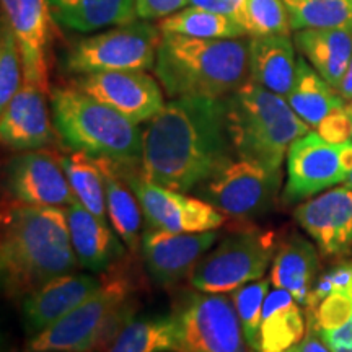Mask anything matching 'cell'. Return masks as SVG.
Listing matches in <instances>:
<instances>
[{
  "mask_svg": "<svg viewBox=\"0 0 352 352\" xmlns=\"http://www.w3.org/2000/svg\"><path fill=\"white\" fill-rule=\"evenodd\" d=\"M232 152L223 98H173L144 131L142 178L192 191L227 165Z\"/></svg>",
  "mask_w": 352,
  "mask_h": 352,
  "instance_id": "6da1fadb",
  "label": "cell"
},
{
  "mask_svg": "<svg viewBox=\"0 0 352 352\" xmlns=\"http://www.w3.org/2000/svg\"><path fill=\"white\" fill-rule=\"evenodd\" d=\"M78 264L65 209L12 201L2 210L0 271L12 298L26 297Z\"/></svg>",
  "mask_w": 352,
  "mask_h": 352,
  "instance_id": "7a4b0ae2",
  "label": "cell"
},
{
  "mask_svg": "<svg viewBox=\"0 0 352 352\" xmlns=\"http://www.w3.org/2000/svg\"><path fill=\"white\" fill-rule=\"evenodd\" d=\"M153 69L171 98H226L246 82L248 43L164 34Z\"/></svg>",
  "mask_w": 352,
  "mask_h": 352,
  "instance_id": "3957f363",
  "label": "cell"
},
{
  "mask_svg": "<svg viewBox=\"0 0 352 352\" xmlns=\"http://www.w3.org/2000/svg\"><path fill=\"white\" fill-rule=\"evenodd\" d=\"M228 139L235 155L280 170L290 145L310 132L284 96L245 83L223 98Z\"/></svg>",
  "mask_w": 352,
  "mask_h": 352,
  "instance_id": "277c9868",
  "label": "cell"
},
{
  "mask_svg": "<svg viewBox=\"0 0 352 352\" xmlns=\"http://www.w3.org/2000/svg\"><path fill=\"white\" fill-rule=\"evenodd\" d=\"M51 108L57 134L74 151L120 166L142 162L144 132L138 124L80 88L56 87Z\"/></svg>",
  "mask_w": 352,
  "mask_h": 352,
  "instance_id": "5b68a950",
  "label": "cell"
},
{
  "mask_svg": "<svg viewBox=\"0 0 352 352\" xmlns=\"http://www.w3.org/2000/svg\"><path fill=\"white\" fill-rule=\"evenodd\" d=\"M132 292L124 277H104L94 296L33 336L26 352H104L132 320Z\"/></svg>",
  "mask_w": 352,
  "mask_h": 352,
  "instance_id": "8992f818",
  "label": "cell"
},
{
  "mask_svg": "<svg viewBox=\"0 0 352 352\" xmlns=\"http://www.w3.org/2000/svg\"><path fill=\"white\" fill-rule=\"evenodd\" d=\"M160 28L147 20H134L116 28L80 39L65 57V69L72 74L108 70H147L155 67Z\"/></svg>",
  "mask_w": 352,
  "mask_h": 352,
  "instance_id": "52a82bcc",
  "label": "cell"
},
{
  "mask_svg": "<svg viewBox=\"0 0 352 352\" xmlns=\"http://www.w3.org/2000/svg\"><path fill=\"white\" fill-rule=\"evenodd\" d=\"M276 235L272 232L243 230L227 236L208 252L191 274L199 292L227 294L261 279L274 259Z\"/></svg>",
  "mask_w": 352,
  "mask_h": 352,
  "instance_id": "ba28073f",
  "label": "cell"
},
{
  "mask_svg": "<svg viewBox=\"0 0 352 352\" xmlns=\"http://www.w3.org/2000/svg\"><path fill=\"white\" fill-rule=\"evenodd\" d=\"M280 170L236 158L192 189L204 199L232 217H256L267 212L279 195Z\"/></svg>",
  "mask_w": 352,
  "mask_h": 352,
  "instance_id": "9c48e42d",
  "label": "cell"
},
{
  "mask_svg": "<svg viewBox=\"0 0 352 352\" xmlns=\"http://www.w3.org/2000/svg\"><path fill=\"white\" fill-rule=\"evenodd\" d=\"M178 323L176 352H253L226 294H195L175 315Z\"/></svg>",
  "mask_w": 352,
  "mask_h": 352,
  "instance_id": "30bf717a",
  "label": "cell"
},
{
  "mask_svg": "<svg viewBox=\"0 0 352 352\" xmlns=\"http://www.w3.org/2000/svg\"><path fill=\"white\" fill-rule=\"evenodd\" d=\"M351 171L352 140L333 144L318 132L310 131L290 145L283 199L287 204L310 199L321 191L344 183Z\"/></svg>",
  "mask_w": 352,
  "mask_h": 352,
  "instance_id": "8fae6325",
  "label": "cell"
},
{
  "mask_svg": "<svg viewBox=\"0 0 352 352\" xmlns=\"http://www.w3.org/2000/svg\"><path fill=\"white\" fill-rule=\"evenodd\" d=\"M129 186L152 228L173 233H199L215 230L226 222L223 214L204 199L158 186L142 176L131 178Z\"/></svg>",
  "mask_w": 352,
  "mask_h": 352,
  "instance_id": "7c38bea8",
  "label": "cell"
},
{
  "mask_svg": "<svg viewBox=\"0 0 352 352\" xmlns=\"http://www.w3.org/2000/svg\"><path fill=\"white\" fill-rule=\"evenodd\" d=\"M72 85L116 109L135 124L153 120L165 107L160 85L145 70L83 74Z\"/></svg>",
  "mask_w": 352,
  "mask_h": 352,
  "instance_id": "4fadbf2b",
  "label": "cell"
},
{
  "mask_svg": "<svg viewBox=\"0 0 352 352\" xmlns=\"http://www.w3.org/2000/svg\"><path fill=\"white\" fill-rule=\"evenodd\" d=\"M8 191L16 201L32 206L74 204L76 192L65 176L60 155L51 151H26L13 157L7 171Z\"/></svg>",
  "mask_w": 352,
  "mask_h": 352,
  "instance_id": "5bb4252c",
  "label": "cell"
},
{
  "mask_svg": "<svg viewBox=\"0 0 352 352\" xmlns=\"http://www.w3.org/2000/svg\"><path fill=\"white\" fill-rule=\"evenodd\" d=\"M217 239L215 230L173 233L151 227L140 239L145 267L158 285H173L195 272Z\"/></svg>",
  "mask_w": 352,
  "mask_h": 352,
  "instance_id": "9a60e30c",
  "label": "cell"
},
{
  "mask_svg": "<svg viewBox=\"0 0 352 352\" xmlns=\"http://www.w3.org/2000/svg\"><path fill=\"white\" fill-rule=\"evenodd\" d=\"M2 19L10 23L23 57L25 82L44 94L50 88L51 10L47 0H2Z\"/></svg>",
  "mask_w": 352,
  "mask_h": 352,
  "instance_id": "2e32d148",
  "label": "cell"
},
{
  "mask_svg": "<svg viewBox=\"0 0 352 352\" xmlns=\"http://www.w3.org/2000/svg\"><path fill=\"white\" fill-rule=\"evenodd\" d=\"M296 220L327 256L352 250V189L334 188L302 202Z\"/></svg>",
  "mask_w": 352,
  "mask_h": 352,
  "instance_id": "e0dca14e",
  "label": "cell"
},
{
  "mask_svg": "<svg viewBox=\"0 0 352 352\" xmlns=\"http://www.w3.org/2000/svg\"><path fill=\"white\" fill-rule=\"evenodd\" d=\"M103 279L88 274H64L50 280L23 298L21 314L30 336H36L56 321L64 318L74 308L91 297L101 287Z\"/></svg>",
  "mask_w": 352,
  "mask_h": 352,
  "instance_id": "ac0fdd59",
  "label": "cell"
},
{
  "mask_svg": "<svg viewBox=\"0 0 352 352\" xmlns=\"http://www.w3.org/2000/svg\"><path fill=\"white\" fill-rule=\"evenodd\" d=\"M0 138L15 151H38L54 142L46 94L32 83L23 87L0 109Z\"/></svg>",
  "mask_w": 352,
  "mask_h": 352,
  "instance_id": "d6986e66",
  "label": "cell"
},
{
  "mask_svg": "<svg viewBox=\"0 0 352 352\" xmlns=\"http://www.w3.org/2000/svg\"><path fill=\"white\" fill-rule=\"evenodd\" d=\"M72 246L78 264L88 271L103 272L124 253V246L111 232L107 220L90 212L76 201L65 208Z\"/></svg>",
  "mask_w": 352,
  "mask_h": 352,
  "instance_id": "ffe728a7",
  "label": "cell"
},
{
  "mask_svg": "<svg viewBox=\"0 0 352 352\" xmlns=\"http://www.w3.org/2000/svg\"><path fill=\"white\" fill-rule=\"evenodd\" d=\"M296 70V47L289 34L252 36L248 41V76L252 82L287 98Z\"/></svg>",
  "mask_w": 352,
  "mask_h": 352,
  "instance_id": "44dd1931",
  "label": "cell"
},
{
  "mask_svg": "<svg viewBox=\"0 0 352 352\" xmlns=\"http://www.w3.org/2000/svg\"><path fill=\"white\" fill-rule=\"evenodd\" d=\"M56 23L78 33L138 20L135 0H47Z\"/></svg>",
  "mask_w": 352,
  "mask_h": 352,
  "instance_id": "7402d4cb",
  "label": "cell"
},
{
  "mask_svg": "<svg viewBox=\"0 0 352 352\" xmlns=\"http://www.w3.org/2000/svg\"><path fill=\"white\" fill-rule=\"evenodd\" d=\"M318 270V253L310 241L292 235L279 245L272 259L271 284L292 294L297 303L307 305Z\"/></svg>",
  "mask_w": 352,
  "mask_h": 352,
  "instance_id": "603a6c76",
  "label": "cell"
},
{
  "mask_svg": "<svg viewBox=\"0 0 352 352\" xmlns=\"http://www.w3.org/2000/svg\"><path fill=\"white\" fill-rule=\"evenodd\" d=\"M296 44L321 77L340 90L352 59V33L344 30H300Z\"/></svg>",
  "mask_w": 352,
  "mask_h": 352,
  "instance_id": "cb8c5ba5",
  "label": "cell"
},
{
  "mask_svg": "<svg viewBox=\"0 0 352 352\" xmlns=\"http://www.w3.org/2000/svg\"><path fill=\"white\" fill-rule=\"evenodd\" d=\"M292 294L284 289L271 290L263 305L261 349L266 352H284L292 349L303 340L305 318Z\"/></svg>",
  "mask_w": 352,
  "mask_h": 352,
  "instance_id": "d4e9b609",
  "label": "cell"
},
{
  "mask_svg": "<svg viewBox=\"0 0 352 352\" xmlns=\"http://www.w3.org/2000/svg\"><path fill=\"white\" fill-rule=\"evenodd\" d=\"M285 100L289 101L290 108L297 113V116L315 129L328 114L346 107V101L338 94V90H334L311 67L310 63H307L305 57L297 59L296 78Z\"/></svg>",
  "mask_w": 352,
  "mask_h": 352,
  "instance_id": "484cf974",
  "label": "cell"
},
{
  "mask_svg": "<svg viewBox=\"0 0 352 352\" xmlns=\"http://www.w3.org/2000/svg\"><path fill=\"white\" fill-rule=\"evenodd\" d=\"M178 323L175 316L131 320L104 352H176Z\"/></svg>",
  "mask_w": 352,
  "mask_h": 352,
  "instance_id": "4316f807",
  "label": "cell"
},
{
  "mask_svg": "<svg viewBox=\"0 0 352 352\" xmlns=\"http://www.w3.org/2000/svg\"><path fill=\"white\" fill-rule=\"evenodd\" d=\"M103 171L104 191H107V212L109 222L118 233V236L129 246L131 252H135L139 246L140 230V208L138 197L131 195V191L118 178L116 164L107 158H96Z\"/></svg>",
  "mask_w": 352,
  "mask_h": 352,
  "instance_id": "83f0119b",
  "label": "cell"
},
{
  "mask_svg": "<svg viewBox=\"0 0 352 352\" xmlns=\"http://www.w3.org/2000/svg\"><path fill=\"white\" fill-rule=\"evenodd\" d=\"M158 28L162 34H183L202 39L243 38L246 34L243 26L230 16L195 6H188L162 19Z\"/></svg>",
  "mask_w": 352,
  "mask_h": 352,
  "instance_id": "f1b7e54d",
  "label": "cell"
},
{
  "mask_svg": "<svg viewBox=\"0 0 352 352\" xmlns=\"http://www.w3.org/2000/svg\"><path fill=\"white\" fill-rule=\"evenodd\" d=\"M60 162L77 201L82 202L90 212L107 220V191L98 160L88 153L76 151L70 155L60 157Z\"/></svg>",
  "mask_w": 352,
  "mask_h": 352,
  "instance_id": "f546056e",
  "label": "cell"
},
{
  "mask_svg": "<svg viewBox=\"0 0 352 352\" xmlns=\"http://www.w3.org/2000/svg\"><path fill=\"white\" fill-rule=\"evenodd\" d=\"M290 30H344L352 33V0H284Z\"/></svg>",
  "mask_w": 352,
  "mask_h": 352,
  "instance_id": "4dcf8cb0",
  "label": "cell"
},
{
  "mask_svg": "<svg viewBox=\"0 0 352 352\" xmlns=\"http://www.w3.org/2000/svg\"><path fill=\"white\" fill-rule=\"evenodd\" d=\"M270 285H272L271 279H258L230 292L233 305H235L236 314H239L245 340L253 351L261 349V340H259L261 315L264 300L270 294Z\"/></svg>",
  "mask_w": 352,
  "mask_h": 352,
  "instance_id": "1f68e13d",
  "label": "cell"
},
{
  "mask_svg": "<svg viewBox=\"0 0 352 352\" xmlns=\"http://www.w3.org/2000/svg\"><path fill=\"white\" fill-rule=\"evenodd\" d=\"M23 57L10 23L2 19V36H0V109L15 96L23 87Z\"/></svg>",
  "mask_w": 352,
  "mask_h": 352,
  "instance_id": "d6a6232c",
  "label": "cell"
},
{
  "mask_svg": "<svg viewBox=\"0 0 352 352\" xmlns=\"http://www.w3.org/2000/svg\"><path fill=\"white\" fill-rule=\"evenodd\" d=\"M246 34H289L290 21L284 0H246L243 20Z\"/></svg>",
  "mask_w": 352,
  "mask_h": 352,
  "instance_id": "836d02e7",
  "label": "cell"
},
{
  "mask_svg": "<svg viewBox=\"0 0 352 352\" xmlns=\"http://www.w3.org/2000/svg\"><path fill=\"white\" fill-rule=\"evenodd\" d=\"M316 132L324 140L333 144H341L352 138V116L347 111V107L336 109L328 114L323 121L316 127Z\"/></svg>",
  "mask_w": 352,
  "mask_h": 352,
  "instance_id": "e575fe53",
  "label": "cell"
},
{
  "mask_svg": "<svg viewBox=\"0 0 352 352\" xmlns=\"http://www.w3.org/2000/svg\"><path fill=\"white\" fill-rule=\"evenodd\" d=\"M188 7V0H135V10L140 20H162Z\"/></svg>",
  "mask_w": 352,
  "mask_h": 352,
  "instance_id": "d590c367",
  "label": "cell"
},
{
  "mask_svg": "<svg viewBox=\"0 0 352 352\" xmlns=\"http://www.w3.org/2000/svg\"><path fill=\"white\" fill-rule=\"evenodd\" d=\"M188 6H195L227 15L243 26L246 0H188Z\"/></svg>",
  "mask_w": 352,
  "mask_h": 352,
  "instance_id": "8d00e7d4",
  "label": "cell"
},
{
  "mask_svg": "<svg viewBox=\"0 0 352 352\" xmlns=\"http://www.w3.org/2000/svg\"><path fill=\"white\" fill-rule=\"evenodd\" d=\"M294 351L296 352H333L323 341L315 336V333H310L307 338H303L297 346H294Z\"/></svg>",
  "mask_w": 352,
  "mask_h": 352,
  "instance_id": "74e56055",
  "label": "cell"
},
{
  "mask_svg": "<svg viewBox=\"0 0 352 352\" xmlns=\"http://www.w3.org/2000/svg\"><path fill=\"white\" fill-rule=\"evenodd\" d=\"M338 94L342 96V100L344 101H352V59L349 63V67L346 70V76L342 78Z\"/></svg>",
  "mask_w": 352,
  "mask_h": 352,
  "instance_id": "f35d334b",
  "label": "cell"
},
{
  "mask_svg": "<svg viewBox=\"0 0 352 352\" xmlns=\"http://www.w3.org/2000/svg\"><path fill=\"white\" fill-rule=\"evenodd\" d=\"M329 349L333 352H352V346H331Z\"/></svg>",
  "mask_w": 352,
  "mask_h": 352,
  "instance_id": "ab89813d",
  "label": "cell"
},
{
  "mask_svg": "<svg viewBox=\"0 0 352 352\" xmlns=\"http://www.w3.org/2000/svg\"><path fill=\"white\" fill-rule=\"evenodd\" d=\"M344 186H347V188H351V189H352V171L349 173V176H347V178H346Z\"/></svg>",
  "mask_w": 352,
  "mask_h": 352,
  "instance_id": "60d3db41",
  "label": "cell"
},
{
  "mask_svg": "<svg viewBox=\"0 0 352 352\" xmlns=\"http://www.w3.org/2000/svg\"><path fill=\"white\" fill-rule=\"evenodd\" d=\"M347 111H349L351 116H352V101H351V104H347Z\"/></svg>",
  "mask_w": 352,
  "mask_h": 352,
  "instance_id": "b9f144b4",
  "label": "cell"
},
{
  "mask_svg": "<svg viewBox=\"0 0 352 352\" xmlns=\"http://www.w3.org/2000/svg\"><path fill=\"white\" fill-rule=\"evenodd\" d=\"M253 352H266V351H253ZM284 352H296V351H294V347H292V349H289V351H284Z\"/></svg>",
  "mask_w": 352,
  "mask_h": 352,
  "instance_id": "7bdbcfd3",
  "label": "cell"
},
{
  "mask_svg": "<svg viewBox=\"0 0 352 352\" xmlns=\"http://www.w3.org/2000/svg\"><path fill=\"white\" fill-rule=\"evenodd\" d=\"M52 352H59V351H52Z\"/></svg>",
  "mask_w": 352,
  "mask_h": 352,
  "instance_id": "ee69618b",
  "label": "cell"
}]
</instances>
